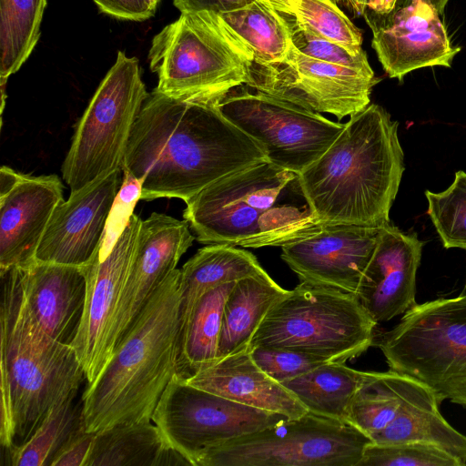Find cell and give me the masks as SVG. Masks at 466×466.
<instances>
[{"label": "cell", "mask_w": 466, "mask_h": 466, "mask_svg": "<svg viewBox=\"0 0 466 466\" xmlns=\"http://www.w3.org/2000/svg\"><path fill=\"white\" fill-rule=\"evenodd\" d=\"M218 106L262 147L268 162L298 174L319 158L345 127L246 84L228 90Z\"/></svg>", "instance_id": "8fae6325"}, {"label": "cell", "mask_w": 466, "mask_h": 466, "mask_svg": "<svg viewBox=\"0 0 466 466\" xmlns=\"http://www.w3.org/2000/svg\"><path fill=\"white\" fill-rule=\"evenodd\" d=\"M416 234L389 224L360 281L356 295L378 324L405 313L416 303V275L422 254Z\"/></svg>", "instance_id": "ffe728a7"}, {"label": "cell", "mask_w": 466, "mask_h": 466, "mask_svg": "<svg viewBox=\"0 0 466 466\" xmlns=\"http://www.w3.org/2000/svg\"><path fill=\"white\" fill-rule=\"evenodd\" d=\"M377 323L358 296L308 282L268 311L248 349H284L345 363L372 346Z\"/></svg>", "instance_id": "52a82bcc"}, {"label": "cell", "mask_w": 466, "mask_h": 466, "mask_svg": "<svg viewBox=\"0 0 466 466\" xmlns=\"http://www.w3.org/2000/svg\"><path fill=\"white\" fill-rule=\"evenodd\" d=\"M397 121L370 104L350 116L331 146L299 174L320 224L383 228L404 171Z\"/></svg>", "instance_id": "7a4b0ae2"}, {"label": "cell", "mask_w": 466, "mask_h": 466, "mask_svg": "<svg viewBox=\"0 0 466 466\" xmlns=\"http://www.w3.org/2000/svg\"><path fill=\"white\" fill-rule=\"evenodd\" d=\"M64 200V185L56 175L32 176L2 166L0 270L35 261L52 215Z\"/></svg>", "instance_id": "2e32d148"}, {"label": "cell", "mask_w": 466, "mask_h": 466, "mask_svg": "<svg viewBox=\"0 0 466 466\" xmlns=\"http://www.w3.org/2000/svg\"><path fill=\"white\" fill-rule=\"evenodd\" d=\"M336 1L340 3V4H342V5H346V2H347V0H336Z\"/></svg>", "instance_id": "f6af8a7d"}, {"label": "cell", "mask_w": 466, "mask_h": 466, "mask_svg": "<svg viewBox=\"0 0 466 466\" xmlns=\"http://www.w3.org/2000/svg\"><path fill=\"white\" fill-rule=\"evenodd\" d=\"M284 15H289L299 0H269Z\"/></svg>", "instance_id": "b9f144b4"}, {"label": "cell", "mask_w": 466, "mask_h": 466, "mask_svg": "<svg viewBox=\"0 0 466 466\" xmlns=\"http://www.w3.org/2000/svg\"><path fill=\"white\" fill-rule=\"evenodd\" d=\"M429 3H431L439 12V14H442L447 4L450 0H427Z\"/></svg>", "instance_id": "7bdbcfd3"}, {"label": "cell", "mask_w": 466, "mask_h": 466, "mask_svg": "<svg viewBox=\"0 0 466 466\" xmlns=\"http://www.w3.org/2000/svg\"><path fill=\"white\" fill-rule=\"evenodd\" d=\"M123 177V170L117 169L70 193L53 213L35 260L79 267L92 260L102 248Z\"/></svg>", "instance_id": "ac0fdd59"}, {"label": "cell", "mask_w": 466, "mask_h": 466, "mask_svg": "<svg viewBox=\"0 0 466 466\" xmlns=\"http://www.w3.org/2000/svg\"><path fill=\"white\" fill-rule=\"evenodd\" d=\"M381 228L322 224L314 233L281 247V258L301 282L357 293Z\"/></svg>", "instance_id": "e0dca14e"}, {"label": "cell", "mask_w": 466, "mask_h": 466, "mask_svg": "<svg viewBox=\"0 0 466 466\" xmlns=\"http://www.w3.org/2000/svg\"><path fill=\"white\" fill-rule=\"evenodd\" d=\"M390 370L466 408V294L416 304L392 329L374 336Z\"/></svg>", "instance_id": "ba28073f"}, {"label": "cell", "mask_w": 466, "mask_h": 466, "mask_svg": "<svg viewBox=\"0 0 466 466\" xmlns=\"http://www.w3.org/2000/svg\"><path fill=\"white\" fill-rule=\"evenodd\" d=\"M288 419L192 386L177 373L164 390L151 420L165 441L197 466L209 449Z\"/></svg>", "instance_id": "7c38bea8"}, {"label": "cell", "mask_w": 466, "mask_h": 466, "mask_svg": "<svg viewBox=\"0 0 466 466\" xmlns=\"http://www.w3.org/2000/svg\"><path fill=\"white\" fill-rule=\"evenodd\" d=\"M370 443L350 423L309 411L211 448L197 466H358Z\"/></svg>", "instance_id": "30bf717a"}, {"label": "cell", "mask_w": 466, "mask_h": 466, "mask_svg": "<svg viewBox=\"0 0 466 466\" xmlns=\"http://www.w3.org/2000/svg\"><path fill=\"white\" fill-rule=\"evenodd\" d=\"M148 5L155 11L160 0H146Z\"/></svg>", "instance_id": "ee69618b"}, {"label": "cell", "mask_w": 466, "mask_h": 466, "mask_svg": "<svg viewBox=\"0 0 466 466\" xmlns=\"http://www.w3.org/2000/svg\"><path fill=\"white\" fill-rule=\"evenodd\" d=\"M371 46L384 71L400 81L411 71L451 67L461 47L449 38L437 9L427 0L410 2L386 15L365 11Z\"/></svg>", "instance_id": "9a60e30c"}, {"label": "cell", "mask_w": 466, "mask_h": 466, "mask_svg": "<svg viewBox=\"0 0 466 466\" xmlns=\"http://www.w3.org/2000/svg\"><path fill=\"white\" fill-rule=\"evenodd\" d=\"M148 61L156 90L210 99L247 83L253 54L218 14L196 11L181 13L154 36Z\"/></svg>", "instance_id": "8992f818"}, {"label": "cell", "mask_w": 466, "mask_h": 466, "mask_svg": "<svg viewBox=\"0 0 466 466\" xmlns=\"http://www.w3.org/2000/svg\"><path fill=\"white\" fill-rule=\"evenodd\" d=\"M236 281L211 288L196 303L180 337L177 374L184 380L218 361L224 305Z\"/></svg>", "instance_id": "4316f807"}, {"label": "cell", "mask_w": 466, "mask_h": 466, "mask_svg": "<svg viewBox=\"0 0 466 466\" xmlns=\"http://www.w3.org/2000/svg\"><path fill=\"white\" fill-rule=\"evenodd\" d=\"M185 381L233 401L290 419L309 412L289 390L255 363L248 348L219 360Z\"/></svg>", "instance_id": "7402d4cb"}, {"label": "cell", "mask_w": 466, "mask_h": 466, "mask_svg": "<svg viewBox=\"0 0 466 466\" xmlns=\"http://www.w3.org/2000/svg\"><path fill=\"white\" fill-rule=\"evenodd\" d=\"M180 269L153 293L106 364L81 399L84 426L99 432L150 421L171 379L178 373Z\"/></svg>", "instance_id": "3957f363"}, {"label": "cell", "mask_w": 466, "mask_h": 466, "mask_svg": "<svg viewBox=\"0 0 466 466\" xmlns=\"http://www.w3.org/2000/svg\"><path fill=\"white\" fill-rule=\"evenodd\" d=\"M257 0H173L181 12L210 11L222 14L244 7Z\"/></svg>", "instance_id": "ab89813d"}, {"label": "cell", "mask_w": 466, "mask_h": 466, "mask_svg": "<svg viewBox=\"0 0 466 466\" xmlns=\"http://www.w3.org/2000/svg\"><path fill=\"white\" fill-rule=\"evenodd\" d=\"M266 270L249 251L228 244L198 250L180 269V337L199 298L211 288Z\"/></svg>", "instance_id": "cb8c5ba5"}, {"label": "cell", "mask_w": 466, "mask_h": 466, "mask_svg": "<svg viewBox=\"0 0 466 466\" xmlns=\"http://www.w3.org/2000/svg\"><path fill=\"white\" fill-rule=\"evenodd\" d=\"M183 212L198 241L258 248L282 247L321 226L302 192L299 174L268 161L205 187Z\"/></svg>", "instance_id": "5b68a950"}, {"label": "cell", "mask_w": 466, "mask_h": 466, "mask_svg": "<svg viewBox=\"0 0 466 466\" xmlns=\"http://www.w3.org/2000/svg\"><path fill=\"white\" fill-rule=\"evenodd\" d=\"M24 275L23 267L0 270L2 450L26 441L50 408L86 379L74 348L51 338L30 314Z\"/></svg>", "instance_id": "277c9868"}, {"label": "cell", "mask_w": 466, "mask_h": 466, "mask_svg": "<svg viewBox=\"0 0 466 466\" xmlns=\"http://www.w3.org/2000/svg\"><path fill=\"white\" fill-rule=\"evenodd\" d=\"M292 44L302 54L334 65L363 72H374L365 51L352 53L342 46L320 36L312 30L298 24L290 15Z\"/></svg>", "instance_id": "d590c367"}, {"label": "cell", "mask_w": 466, "mask_h": 466, "mask_svg": "<svg viewBox=\"0 0 466 466\" xmlns=\"http://www.w3.org/2000/svg\"><path fill=\"white\" fill-rule=\"evenodd\" d=\"M430 216L445 248L466 249V172L455 173L444 191H425Z\"/></svg>", "instance_id": "836d02e7"}, {"label": "cell", "mask_w": 466, "mask_h": 466, "mask_svg": "<svg viewBox=\"0 0 466 466\" xmlns=\"http://www.w3.org/2000/svg\"><path fill=\"white\" fill-rule=\"evenodd\" d=\"M286 15L352 53L363 51L361 32L339 7L336 0H299Z\"/></svg>", "instance_id": "d6a6232c"}, {"label": "cell", "mask_w": 466, "mask_h": 466, "mask_svg": "<svg viewBox=\"0 0 466 466\" xmlns=\"http://www.w3.org/2000/svg\"><path fill=\"white\" fill-rule=\"evenodd\" d=\"M167 444L151 420L116 425L96 432L86 466H157Z\"/></svg>", "instance_id": "f546056e"}, {"label": "cell", "mask_w": 466, "mask_h": 466, "mask_svg": "<svg viewBox=\"0 0 466 466\" xmlns=\"http://www.w3.org/2000/svg\"><path fill=\"white\" fill-rule=\"evenodd\" d=\"M380 79L368 73L309 57L293 44L279 62H251L246 85L339 120L364 110Z\"/></svg>", "instance_id": "4fadbf2b"}, {"label": "cell", "mask_w": 466, "mask_h": 466, "mask_svg": "<svg viewBox=\"0 0 466 466\" xmlns=\"http://www.w3.org/2000/svg\"><path fill=\"white\" fill-rule=\"evenodd\" d=\"M86 281L83 267L35 260L25 268L28 310L55 340L72 346L82 322Z\"/></svg>", "instance_id": "44dd1931"}, {"label": "cell", "mask_w": 466, "mask_h": 466, "mask_svg": "<svg viewBox=\"0 0 466 466\" xmlns=\"http://www.w3.org/2000/svg\"><path fill=\"white\" fill-rule=\"evenodd\" d=\"M141 221L140 217L132 214L111 248L98 252L82 266L86 281V303L72 347L87 383L95 380L109 359V334L130 274Z\"/></svg>", "instance_id": "5bb4252c"}, {"label": "cell", "mask_w": 466, "mask_h": 466, "mask_svg": "<svg viewBox=\"0 0 466 466\" xmlns=\"http://www.w3.org/2000/svg\"><path fill=\"white\" fill-rule=\"evenodd\" d=\"M95 437L96 432L81 428L63 445L51 466H86Z\"/></svg>", "instance_id": "74e56055"}, {"label": "cell", "mask_w": 466, "mask_h": 466, "mask_svg": "<svg viewBox=\"0 0 466 466\" xmlns=\"http://www.w3.org/2000/svg\"><path fill=\"white\" fill-rule=\"evenodd\" d=\"M439 446L424 442L369 444L358 466H464Z\"/></svg>", "instance_id": "e575fe53"}, {"label": "cell", "mask_w": 466, "mask_h": 466, "mask_svg": "<svg viewBox=\"0 0 466 466\" xmlns=\"http://www.w3.org/2000/svg\"><path fill=\"white\" fill-rule=\"evenodd\" d=\"M399 0H347L345 6L353 14L362 15L365 11L378 15L392 12Z\"/></svg>", "instance_id": "60d3db41"}, {"label": "cell", "mask_w": 466, "mask_h": 466, "mask_svg": "<svg viewBox=\"0 0 466 466\" xmlns=\"http://www.w3.org/2000/svg\"><path fill=\"white\" fill-rule=\"evenodd\" d=\"M465 288H466V285H465Z\"/></svg>", "instance_id": "bcb514c9"}, {"label": "cell", "mask_w": 466, "mask_h": 466, "mask_svg": "<svg viewBox=\"0 0 466 466\" xmlns=\"http://www.w3.org/2000/svg\"><path fill=\"white\" fill-rule=\"evenodd\" d=\"M253 54V62L281 61L292 45L291 22L269 0H257L244 7L218 14Z\"/></svg>", "instance_id": "83f0119b"}, {"label": "cell", "mask_w": 466, "mask_h": 466, "mask_svg": "<svg viewBox=\"0 0 466 466\" xmlns=\"http://www.w3.org/2000/svg\"><path fill=\"white\" fill-rule=\"evenodd\" d=\"M400 390L401 401L393 420L371 437L372 442L430 443L441 447L466 464V436L442 417L433 392L405 375L400 377Z\"/></svg>", "instance_id": "603a6c76"}, {"label": "cell", "mask_w": 466, "mask_h": 466, "mask_svg": "<svg viewBox=\"0 0 466 466\" xmlns=\"http://www.w3.org/2000/svg\"><path fill=\"white\" fill-rule=\"evenodd\" d=\"M379 374L357 370L343 362L329 361L281 384L308 411L347 421L348 409L353 398Z\"/></svg>", "instance_id": "484cf974"}, {"label": "cell", "mask_w": 466, "mask_h": 466, "mask_svg": "<svg viewBox=\"0 0 466 466\" xmlns=\"http://www.w3.org/2000/svg\"><path fill=\"white\" fill-rule=\"evenodd\" d=\"M219 99L149 93L122 166L141 183L140 199L177 198L186 203L218 179L268 161L262 147L221 113Z\"/></svg>", "instance_id": "6da1fadb"}, {"label": "cell", "mask_w": 466, "mask_h": 466, "mask_svg": "<svg viewBox=\"0 0 466 466\" xmlns=\"http://www.w3.org/2000/svg\"><path fill=\"white\" fill-rule=\"evenodd\" d=\"M249 350L255 363L269 377L280 383L329 362L314 355L290 350L258 346Z\"/></svg>", "instance_id": "8d00e7d4"}, {"label": "cell", "mask_w": 466, "mask_h": 466, "mask_svg": "<svg viewBox=\"0 0 466 466\" xmlns=\"http://www.w3.org/2000/svg\"><path fill=\"white\" fill-rule=\"evenodd\" d=\"M189 228L185 219L157 212L142 219L130 274L109 334V358L153 293L191 247L196 238Z\"/></svg>", "instance_id": "d6986e66"}, {"label": "cell", "mask_w": 466, "mask_h": 466, "mask_svg": "<svg viewBox=\"0 0 466 466\" xmlns=\"http://www.w3.org/2000/svg\"><path fill=\"white\" fill-rule=\"evenodd\" d=\"M148 95L138 60L118 51L79 119L62 164L70 193L122 169L132 128Z\"/></svg>", "instance_id": "9c48e42d"}, {"label": "cell", "mask_w": 466, "mask_h": 466, "mask_svg": "<svg viewBox=\"0 0 466 466\" xmlns=\"http://www.w3.org/2000/svg\"><path fill=\"white\" fill-rule=\"evenodd\" d=\"M100 12L121 20L145 21L155 11L146 0H94Z\"/></svg>", "instance_id": "f35d334b"}, {"label": "cell", "mask_w": 466, "mask_h": 466, "mask_svg": "<svg viewBox=\"0 0 466 466\" xmlns=\"http://www.w3.org/2000/svg\"><path fill=\"white\" fill-rule=\"evenodd\" d=\"M78 390L54 404L30 438L19 446L2 450L8 466H51L69 438L84 426Z\"/></svg>", "instance_id": "f1b7e54d"}, {"label": "cell", "mask_w": 466, "mask_h": 466, "mask_svg": "<svg viewBox=\"0 0 466 466\" xmlns=\"http://www.w3.org/2000/svg\"><path fill=\"white\" fill-rule=\"evenodd\" d=\"M400 377L392 370L380 372L351 400L347 422L370 439L383 431L393 420L400 405Z\"/></svg>", "instance_id": "1f68e13d"}, {"label": "cell", "mask_w": 466, "mask_h": 466, "mask_svg": "<svg viewBox=\"0 0 466 466\" xmlns=\"http://www.w3.org/2000/svg\"><path fill=\"white\" fill-rule=\"evenodd\" d=\"M288 292L266 271L238 279L224 305L218 361L248 349L268 311Z\"/></svg>", "instance_id": "d4e9b609"}, {"label": "cell", "mask_w": 466, "mask_h": 466, "mask_svg": "<svg viewBox=\"0 0 466 466\" xmlns=\"http://www.w3.org/2000/svg\"><path fill=\"white\" fill-rule=\"evenodd\" d=\"M46 0H0V79L7 82L40 37Z\"/></svg>", "instance_id": "4dcf8cb0"}]
</instances>
